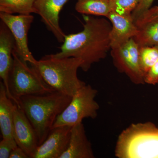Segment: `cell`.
I'll return each mask as SVG.
<instances>
[{
  "label": "cell",
  "mask_w": 158,
  "mask_h": 158,
  "mask_svg": "<svg viewBox=\"0 0 158 158\" xmlns=\"http://www.w3.org/2000/svg\"><path fill=\"white\" fill-rule=\"evenodd\" d=\"M72 97L55 91L45 94L25 95L19 99L20 106L37 133L39 145L51 131L57 117Z\"/></svg>",
  "instance_id": "obj_2"
},
{
  "label": "cell",
  "mask_w": 158,
  "mask_h": 158,
  "mask_svg": "<svg viewBox=\"0 0 158 158\" xmlns=\"http://www.w3.org/2000/svg\"><path fill=\"white\" fill-rule=\"evenodd\" d=\"M97 94L98 90L90 85H86L81 88L57 117L53 128L65 126L72 127L81 123L84 118H96L100 108L95 100Z\"/></svg>",
  "instance_id": "obj_6"
},
{
  "label": "cell",
  "mask_w": 158,
  "mask_h": 158,
  "mask_svg": "<svg viewBox=\"0 0 158 158\" xmlns=\"http://www.w3.org/2000/svg\"><path fill=\"white\" fill-rule=\"evenodd\" d=\"M138 34L134 39L139 47L144 46L158 48V19L138 27Z\"/></svg>",
  "instance_id": "obj_17"
},
{
  "label": "cell",
  "mask_w": 158,
  "mask_h": 158,
  "mask_svg": "<svg viewBox=\"0 0 158 158\" xmlns=\"http://www.w3.org/2000/svg\"><path fill=\"white\" fill-rule=\"evenodd\" d=\"M118 158H158V128L150 122L132 124L118 136Z\"/></svg>",
  "instance_id": "obj_4"
},
{
  "label": "cell",
  "mask_w": 158,
  "mask_h": 158,
  "mask_svg": "<svg viewBox=\"0 0 158 158\" xmlns=\"http://www.w3.org/2000/svg\"><path fill=\"white\" fill-rule=\"evenodd\" d=\"M29 157L21 148L16 147L10 154L9 158H28Z\"/></svg>",
  "instance_id": "obj_25"
},
{
  "label": "cell",
  "mask_w": 158,
  "mask_h": 158,
  "mask_svg": "<svg viewBox=\"0 0 158 158\" xmlns=\"http://www.w3.org/2000/svg\"><path fill=\"white\" fill-rule=\"evenodd\" d=\"M0 18L14 37L15 52L29 64L36 65L37 60L32 55L28 44V34L34 21V16L31 14L14 15L0 12Z\"/></svg>",
  "instance_id": "obj_8"
},
{
  "label": "cell",
  "mask_w": 158,
  "mask_h": 158,
  "mask_svg": "<svg viewBox=\"0 0 158 158\" xmlns=\"http://www.w3.org/2000/svg\"><path fill=\"white\" fill-rule=\"evenodd\" d=\"M82 63L78 58H58L51 54L37 60L34 65L49 86L56 91L73 97L86 85L77 76L78 69Z\"/></svg>",
  "instance_id": "obj_3"
},
{
  "label": "cell",
  "mask_w": 158,
  "mask_h": 158,
  "mask_svg": "<svg viewBox=\"0 0 158 158\" xmlns=\"http://www.w3.org/2000/svg\"><path fill=\"white\" fill-rule=\"evenodd\" d=\"M139 46L134 38L117 48L111 49L114 65L135 85L145 84L144 74L139 62Z\"/></svg>",
  "instance_id": "obj_7"
},
{
  "label": "cell",
  "mask_w": 158,
  "mask_h": 158,
  "mask_svg": "<svg viewBox=\"0 0 158 158\" xmlns=\"http://www.w3.org/2000/svg\"><path fill=\"white\" fill-rule=\"evenodd\" d=\"M13 124V137L18 146L29 158H34L39 146L37 133L22 108L15 103Z\"/></svg>",
  "instance_id": "obj_9"
},
{
  "label": "cell",
  "mask_w": 158,
  "mask_h": 158,
  "mask_svg": "<svg viewBox=\"0 0 158 158\" xmlns=\"http://www.w3.org/2000/svg\"><path fill=\"white\" fill-rule=\"evenodd\" d=\"M158 19V6L151 8L140 19L135 22L138 27Z\"/></svg>",
  "instance_id": "obj_23"
},
{
  "label": "cell",
  "mask_w": 158,
  "mask_h": 158,
  "mask_svg": "<svg viewBox=\"0 0 158 158\" xmlns=\"http://www.w3.org/2000/svg\"><path fill=\"white\" fill-rule=\"evenodd\" d=\"M68 0H36L34 8L41 21L60 43H63L65 34L59 24V15Z\"/></svg>",
  "instance_id": "obj_11"
},
{
  "label": "cell",
  "mask_w": 158,
  "mask_h": 158,
  "mask_svg": "<svg viewBox=\"0 0 158 158\" xmlns=\"http://www.w3.org/2000/svg\"><path fill=\"white\" fill-rule=\"evenodd\" d=\"M36 0H0V12L8 14H37L34 8Z\"/></svg>",
  "instance_id": "obj_18"
},
{
  "label": "cell",
  "mask_w": 158,
  "mask_h": 158,
  "mask_svg": "<svg viewBox=\"0 0 158 158\" xmlns=\"http://www.w3.org/2000/svg\"><path fill=\"white\" fill-rule=\"evenodd\" d=\"M9 74V88L13 101L20 106L19 99L25 95L45 94L56 91L43 79L34 65H29L15 51Z\"/></svg>",
  "instance_id": "obj_5"
},
{
  "label": "cell",
  "mask_w": 158,
  "mask_h": 158,
  "mask_svg": "<svg viewBox=\"0 0 158 158\" xmlns=\"http://www.w3.org/2000/svg\"><path fill=\"white\" fill-rule=\"evenodd\" d=\"M71 128L66 126L53 128L33 158H60L68 148Z\"/></svg>",
  "instance_id": "obj_10"
},
{
  "label": "cell",
  "mask_w": 158,
  "mask_h": 158,
  "mask_svg": "<svg viewBox=\"0 0 158 158\" xmlns=\"http://www.w3.org/2000/svg\"><path fill=\"white\" fill-rule=\"evenodd\" d=\"M7 94L5 85L0 82V128L2 138H14V102Z\"/></svg>",
  "instance_id": "obj_15"
},
{
  "label": "cell",
  "mask_w": 158,
  "mask_h": 158,
  "mask_svg": "<svg viewBox=\"0 0 158 158\" xmlns=\"http://www.w3.org/2000/svg\"><path fill=\"white\" fill-rule=\"evenodd\" d=\"M94 157L91 144L86 135L84 124L81 123L72 127L68 148L60 158Z\"/></svg>",
  "instance_id": "obj_14"
},
{
  "label": "cell",
  "mask_w": 158,
  "mask_h": 158,
  "mask_svg": "<svg viewBox=\"0 0 158 158\" xmlns=\"http://www.w3.org/2000/svg\"><path fill=\"white\" fill-rule=\"evenodd\" d=\"M144 83L148 85L158 84V61L149 69L144 75Z\"/></svg>",
  "instance_id": "obj_24"
},
{
  "label": "cell",
  "mask_w": 158,
  "mask_h": 158,
  "mask_svg": "<svg viewBox=\"0 0 158 158\" xmlns=\"http://www.w3.org/2000/svg\"><path fill=\"white\" fill-rule=\"evenodd\" d=\"M106 18L112 24L110 34L111 49L123 45L138 34V27L132 15H121L111 11Z\"/></svg>",
  "instance_id": "obj_12"
},
{
  "label": "cell",
  "mask_w": 158,
  "mask_h": 158,
  "mask_svg": "<svg viewBox=\"0 0 158 158\" xmlns=\"http://www.w3.org/2000/svg\"><path fill=\"white\" fill-rule=\"evenodd\" d=\"M18 146L14 138H2L0 142V158H9L11 152Z\"/></svg>",
  "instance_id": "obj_21"
},
{
  "label": "cell",
  "mask_w": 158,
  "mask_h": 158,
  "mask_svg": "<svg viewBox=\"0 0 158 158\" xmlns=\"http://www.w3.org/2000/svg\"><path fill=\"white\" fill-rule=\"evenodd\" d=\"M154 0H140L139 4L132 13L135 22L140 19L151 8Z\"/></svg>",
  "instance_id": "obj_22"
},
{
  "label": "cell",
  "mask_w": 158,
  "mask_h": 158,
  "mask_svg": "<svg viewBox=\"0 0 158 158\" xmlns=\"http://www.w3.org/2000/svg\"><path fill=\"white\" fill-rule=\"evenodd\" d=\"M111 11L121 15H132L140 0H110Z\"/></svg>",
  "instance_id": "obj_20"
},
{
  "label": "cell",
  "mask_w": 158,
  "mask_h": 158,
  "mask_svg": "<svg viewBox=\"0 0 158 158\" xmlns=\"http://www.w3.org/2000/svg\"><path fill=\"white\" fill-rule=\"evenodd\" d=\"M84 28L76 34L65 35L61 51L54 54L58 58L74 57L83 62L81 69L89 70L92 65L105 59L111 50L112 24L107 18L83 15Z\"/></svg>",
  "instance_id": "obj_1"
},
{
  "label": "cell",
  "mask_w": 158,
  "mask_h": 158,
  "mask_svg": "<svg viewBox=\"0 0 158 158\" xmlns=\"http://www.w3.org/2000/svg\"><path fill=\"white\" fill-rule=\"evenodd\" d=\"M15 48L14 37L3 22L0 25V77L3 82L9 98H13L9 92V74L13 63V51Z\"/></svg>",
  "instance_id": "obj_13"
},
{
  "label": "cell",
  "mask_w": 158,
  "mask_h": 158,
  "mask_svg": "<svg viewBox=\"0 0 158 158\" xmlns=\"http://www.w3.org/2000/svg\"><path fill=\"white\" fill-rule=\"evenodd\" d=\"M75 10L83 15L106 18L111 11L110 0H77Z\"/></svg>",
  "instance_id": "obj_16"
},
{
  "label": "cell",
  "mask_w": 158,
  "mask_h": 158,
  "mask_svg": "<svg viewBox=\"0 0 158 158\" xmlns=\"http://www.w3.org/2000/svg\"><path fill=\"white\" fill-rule=\"evenodd\" d=\"M139 56L140 66L145 75L149 69L158 61V48L141 47L139 48Z\"/></svg>",
  "instance_id": "obj_19"
}]
</instances>
